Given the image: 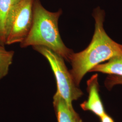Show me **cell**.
Returning a JSON list of instances; mask_svg holds the SVG:
<instances>
[{"label":"cell","mask_w":122,"mask_h":122,"mask_svg":"<svg viewBox=\"0 0 122 122\" xmlns=\"http://www.w3.org/2000/svg\"><path fill=\"white\" fill-rule=\"evenodd\" d=\"M90 72H98L122 76V53L111 58L105 63L96 66Z\"/></svg>","instance_id":"cell-8"},{"label":"cell","mask_w":122,"mask_h":122,"mask_svg":"<svg viewBox=\"0 0 122 122\" xmlns=\"http://www.w3.org/2000/svg\"><path fill=\"white\" fill-rule=\"evenodd\" d=\"M100 118V122H114L113 119L106 113L104 114Z\"/></svg>","instance_id":"cell-11"},{"label":"cell","mask_w":122,"mask_h":122,"mask_svg":"<svg viewBox=\"0 0 122 122\" xmlns=\"http://www.w3.org/2000/svg\"><path fill=\"white\" fill-rule=\"evenodd\" d=\"M88 97L81 104V107L85 111H89L100 117L106 113L104 106L99 94L98 75H93L87 81Z\"/></svg>","instance_id":"cell-5"},{"label":"cell","mask_w":122,"mask_h":122,"mask_svg":"<svg viewBox=\"0 0 122 122\" xmlns=\"http://www.w3.org/2000/svg\"><path fill=\"white\" fill-rule=\"evenodd\" d=\"M33 11V21L31 29L26 39L20 43V47L44 46L69 61L74 52L64 44L58 26V20L62 13L61 9L56 12H51L44 7L40 0H34Z\"/></svg>","instance_id":"cell-2"},{"label":"cell","mask_w":122,"mask_h":122,"mask_svg":"<svg viewBox=\"0 0 122 122\" xmlns=\"http://www.w3.org/2000/svg\"><path fill=\"white\" fill-rule=\"evenodd\" d=\"M32 47L48 61L56 79V92L68 105L72 106V102L82 96L83 93L75 82L70 71L66 65L64 59L46 47L35 46Z\"/></svg>","instance_id":"cell-3"},{"label":"cell","mask_w":122,"mask_h":122,"mask_svg":"<svg viewBox=\"0 0 122 122\" xmlns=\"http://www.w3.org/2000/svg\"><path fill=\"white\" fill-rule=\"evenodd\" d=\"M22 0H11V7L12 6H15Z\"/></svg>","instance_id":"cell-12"},{"label":"cell","mask_w":122,"mask_h":122,"mask_svg":"<svg viewBox=\"0 0 122 122\" xmlns=\"http://www.w3.org/2000/svg\"><path fill=\"white\" fill-rule=\"evenodd\" d=\"M53 103L58 122H82L73 106L68 105L57 92L53 96Z\"/></svg>","instance_id":"cell-6"},{"label":"cell","mask_w":122,"mask_h":122,"mask_svg":"<svg viewBox=\"0 0 122 122\" xmlns=\"http://www.w3.org/2000/svg\"><path fill=\"white\" fill-rule=\"evenodd\" d=\"M33 1L22 0L11 8L5 45L21 43L29 35L33 21Z\"/></svg>","instance_id":"cell-4"},{"label":"cell","mask_w":122,"mask_h":122,"mask_svg":"<svg viewBox=\"0 0 122 122\" xmlns=\"http://www.w3.org/2000/svg\"><path fill=\"white\" fill-rule=\"evenodd\" d=\"M122 85V76L116 75H109L105 81V86L110 90L116 85Z\"/></svg>","instance_id":"cell-10"},{"label":"cell","mask_w":122,"mask_h":122,"mask_svg":"<svg viewBox=\"0 0 122 122\" xmlns=\"http://www.w3.org/2000/svg\"><path fill=\"white\" fill-rule=\"evenodd\" d=\"M92 15L95 29L90 44L83 51L73 52L69 61L71 65L70 72L78 86L85 75L94 67L122 53V44L114 41L105 31L104 10L97 7L93 10Z\"/></svg>","instance_id":"cell-1"},{"label":"cell","mask_w":122,"mask_h":122,"mask_svg":"<svg viewBox=\"0 0 122 122\" xmlns=\"http://www.w3.org/2000/svg\"><path fill=\"white\" fill-rule=\"evenodd\" d=\"M11 0H0V45L5 46L9 30Z\"/></svg>","instance_id":"cell-7"},{"label":"cell","mask_w":122,"mask_h":122,"mask_svg":"<svg viewBox=\"0 0 122 122\" xmlns=\"http://www.w3.org/2000/svg\"><path fill=\"white\" fill-rule=\"evenodd\" d=\"M14 54V51H8L5 46L0 45V80L8 74L10 66L12 63Z\"/></svg>","instance_id":"cell-9"}]
</instances>
